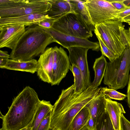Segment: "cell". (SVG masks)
<instances>
[{"mask_svg":"<svg viewBox=\"0 0 130 130\" xmlns=\"http://www.w3.org/2000/svg\"><path fill=\"white\" fill-rule=\"evenodd\" d=\"M101 87L91 85L82 93H75L73 84L63 89L53 106L50 129L69 130L70 125L77 113L100 92Z\"/></svg>","mask_w":130,"mask_h":130,"instance_id":"cell-1","label":"cell"},{"mask_svg":"<svg viewBox=\"0 0 130 130\" xmlns=\"http://www.w3.org/2000/svg\"><path fill=\"white\" fill-rule=\"evenodd\" d=\"M40 101L35 90L26 87L14 99L6 115L1 114L0 130H19L27 126L33 119Z\"/></svg>","mask_w":130,"mask_h":130,"instance_id":"cell-2","label":"cell"},{"mask_svg":"<svg viewBox=\"0 0 130 130\" xmlns=\"http://www.w3.org/2000/svg\"><path fill=\"white\" fill-rule=\"evenodd\" d=\"M54 42L52 38L38 25L28 26L12 50L10 58L20 61L30 60L42 54Z\"/></svg>","mask_w":130,"mask_h":130,"instance_id":"cell-3","label":"cell"},{"mask_svg":"<svg viewBox=\"0 0 130 130\" xmlns=\"http://www.w3.org/2000/svg\"><path fill=\"white\" fill-rule=\"evenodd\" d=\"M130 69V48H125L122 55L112 62H107L104 84L116 90L127 84Z\"/></svg>","mask_w":130,"mask_h":130,"instance_id":"cell-4","label":"cell"},{"mask_svg":"<svg viewBox=\"0 0 130 130\" xmlns=\"http://www.w3.org/2000/svg\"><path fill=\"white\" fill-rule=\"evenodd\" d=\"M51 7L48 0H0V18L46 14Z\"/></svg>","mask_w":130,"mask_h":130,"instance_id":"cell-5","label":"cell"},{"mask_svg":"<svg viewBox=\"0 0 130 130\" xmlns=\"http://www.w3.org/2000/svg\"><path fill=\"white\" fill-rule=\"evenodd\" d=\"M124 26L120 20H109L95 25L94 33L98 34L117 58L126 48L123 39Z\"/></svg>","mask_w":130,"mask_h":130,"instance_id":"cell-6","label":"cell"},{"mask_svg":"<svg viewBox=\"0 0 130 130\" xmlns=\"http://www.w3.org/2000/svg\"><path fill=\"white\" fill-rule=\"evenodd\" d=\"M52 28L62 33L82 38L88 39L93 36L92 31L82 17L73 12L57 20Z\"/></svg>","mask_w":130,"mask_h":130,"instance_id":"cell-7","label":"cell"},{"mask_svg":"<svg viewBox=\"0 0 130 130\" xmlns=\"http://www.w3.org/2000/svg\"><path fill=\"white\" fill-rule=\"evenodd\" d=\"M85 4L93 24L109 20H119L116 9L108 0H85Z\"/></svg>","mask_w":130,"mask_h":130,"instance_id":"cell-8","label":"cell"},{"mask_svg":"<svg viewBox=\"0 0 130 130\" xmlns=\"http://www.w3.org/2000/svg\"><path fill=\"white\" fill-rule=\"evenodd\" d=\"M41 27L52 38L55 42L67 49L70 47H81L97 51L100 50L99 43L98 42H92L88 39L67 35L52 28L47 29Z\"/></svg>","mask_w":130,"mask_h":130,"instance_id":"cell-9","label":"cell"},{"mask_svg":"<svg viewBox=\"0 0 130 130\" xmlns=\"http://www.w3.org/2000/svg\"><path fill=\"white\" fill-rule=\"evenodd\" d=\"M53 74L52 86L59 84L70 70V62L66 52L61 47H54Z\"/></svg>","mask_w":130,"mask_h":130,"instance_id":"cell-10","label":"cell"},{"mask_svg":"<svg viewBox=\"0 0 130 130\" xmlns=\"http://www.w3.org/2000/svg\"><path fill=\"white\" fill-rule=\"evenodd\" d=\"M69 58L72 64L77 66L80 70L83 76L86 89L91 85L90 76L87 59L89 49L81 47L68 48Z\"/></svg>","mask_w":130,"mask_h":130,"instance_id":"cell-11","label":"cell"},{"mask_svg":"<svg viewBox=\"0 0 130 130\" xmlns=\"http://www.w3.org/2000/svg\"><path fill=\"white\" fill-rule=\"evenodd\" d=\"M25 30V26L22 24L0 25V48L12 50Z\"/></svg>","mask_w":130,"mask_h":130,"instance_id":"cell-12","label":"cell"},{"mask_svg":"<svg viewBox=\"0 0 130 130\" xmlns=\"http://www.w3.org/2000/svg\"><path fill=\"white\" fill-rule=\"evenodd\" d=\"M54 53V47H48L37 61L38 76L44 82L51 84L53 79Z\"/></svg>","mask_w":130,"mask_h":130,"instance_id":"cell-13","label":"cell"},{"mask_svg":"<svg viewBox=\"0 0 130 130\" xmlns=\"http://www.w3.org/2000/svg\"><path fill=\"white\" fill-rule=\"evenodd\" d=\"M50 18H51L46 13L32 14L16 17L0 18V25L17 24L29 26L37 25L40 21Z\"/></svg>","mask_w":130,"mask_h":130,"instance_id":"cell-14","label":"cell"},{"mask_svg":"<svg viewBox=\"0 0 130 130\" xmlns=\"http://www.w3.org/2000/svg\"><path fill=\"white\" fill-rule=\"evenodd\" d=\"M106 98L105 96L100 91L86 106L95 124L107 111Z\"/></svg>","mask_w":130,"mask_h":130,"instance_id":"cell-15","label":"cell"},{"mask_svg":"<svg viewBox=\"0 0 130 130\" xmlns=\"http://www.w3.org/2000/svg\"><path fill=\"white\" fill-rule=\"evenodd\" d=\"M107 111L115 130H121L120 119L122 113H125L122 105L106 98Z\"/></svg>","mask_w":130,"mask_h":130,"instance_id":"cell-16","label":"cell"},{"mask_svg":"<svg viewBox=\"0 0 130 130\" xmlns=\"http://www.w3.org/2000/svg\"><path fill=\"white\" fill-rule=\"evenodd\" d=\"M48 0L51 7L46 14L50 18L58 19L68 13L72 12L69 0Z\"/></svg>","mask_w":130,"mask_h":130,"instance_id":"cell-17","label":"cell"},{"mask_svg":"<svg viewBox=\"0 0 130 130\" xmlns=\"http://www.w3.org/2000/svg\"><path fill=\"white\" fill-rule=\"evenodd\" d=\"M4 69L33 74L37 71V61L34 59L25 61H20L8 59L7 63Z\"/></svg>","mask_w":130,"mask_h":130,"instance_id":"cell-18","label":"cell"},{"mask_svg":"<svg viewBox=\"0 0 130 130\" xmlns=\"http://www.w3.org/2000/svg\"><path fill=\"white\" fill-rule=\"evenodd\" d=\"M53 107L50 101H40L33 119L28 125L32 130H37L41 121L48 113L53 110Z\"/></svg>","mask_w":130,"mask_h":130,"instance_id":"cell-19","label":"cell"},{"mask_svg":"<svg viewBox=\"0 0 130 130\" xmlns=\"http://www.w3.org/2000/svg\"><path fill=\"white\" fill-rule=\"evenodd\" d=\"M72 12L79 14L90 28L94 31L95 25L93 24L85 4V0H69Z\"/></svg>","mask_w":130,"mask_h":130,"instance_id":"cell-20","label":"cell"},{"mask_svg":"<svg viewBox=\"0 0 130 130\" xmlns=\"http://www.w3.org/2000/svg\"><path fill=\"white\" fill-rule=\"evenodd\" d=\"M107 62L105 56L103 55L96 59L94 63L93 68L95 72V77L91 85L98 88L104 77Z\"/></svg>","mask_w":130,"mask_h":130,"instance_id":"cell-21","label":"cell"},{"mask_svg":"<svg viewBox=\"0 0 130 130\" xmlns=\"http://www.w3.org/2000/svg\"><path fill=\"white\" fill-rule=\"evenodd\" d=\"M90 117L89 111L85 106L75 116L70 125L69 130H80L86 125Z\"/></svg>","mask_w":130,"mask_h":130,"instance_id":"cell-22","label":"cell"},{"mask_svg":"<svg viewBox=\"0 0 130 130\" xmlns=\"http://www.w3.org/2000/svg\"><path fill=\"white\" fill-rule=\"evenodd\" d=\"M70 70L73 74L74 77L75 93H81L86 90L83 76L82 73L78 67L74 64L70 65Z\"/></svg>","mask_w":130,"mask_h":130,"instance_id":"cell-23","label":"cell"},{"mask_svg":"<svg viewBox=\"0 0 130 130\" xmlns=\"http://www.w3.org/2000/svg\"><path fill=\"white\" fill-rule=\"evenodd\" d=\"M95 130H115L107 110L96 123Z\"/></svg>","mask_w":130,"mask_h":130,"instance_id":"cell-24","label":"cell"},{"mask_svg":"<svg viewBox=\"0 0 130 130\" xmlns=\"http://www.w3.org/2000/svg\"><path fill=\"white\" fill-rule=\"evenodd\" d=\"M100 91L106 98L111 99L123 100L127 97V95L118 92L114 89L108 88L107 87H101Z\"/></svg>","mask_w":130,"mask_h":130,"instance_id":"cell-25","label":"cell"},{"mask_svg":"<svg viewBox=\"0 0 130 130\" xmlns=\"http://www.w3.org/2000/svg\"><path fill=\"white\" fill-rule=\"evenodd\" d=\"M94 33L99 40L102 55L107 57L110 62H112L117 58L114 54L105 44L100 36L96 33Z\"/></svg>","mask_w":130,"mask_h":130,"instance_id":"cell-26","label":"cell"},{"mask_svg":"<svg viewBox=\"0 0 130 130\" xmlns=\"http://www.w3.org/2000/svg\"><path fill=\"white\" fill-rule=\"evenodd\" d=\"M117 18L119 20L122 22L127 23L130 22V7H127L119 11L117 13Z\"/></svg>","mask_w":130,"mask_h":130,"instance_id":"cell-27","label":"cell"},{"mask_svg":"<svg viewBox=\"0 0 130 130\" xmlns=\"http://www.w3.org/2000/svg\"><path fill=\"white\" fill-rule=\"evenodd\" d=\"M52 110L50 111L41 121L37 130H50L51 113Z\"/></svg>","mask_w":130,"mask_h":130,"instance_id":"cell-28","label":"cell"},{"mask_svg":"<svg viewBox=\"0 0 130 130\" xmlns=\"http://www.w3.org/2000/svg\"><path fill=\"white\" fill-rule=\"evenodd\" d=\"M58 19L55 18H50L40 21L37 25L42 27L49 29L52 27L55 22Z\"/></svg>","mask_w":130,"mask_h":130,"instance_id":"cell-29","label":"cell"},{"mask_svg":"<svg viewBox=\"0 0 130 130\" xmlns=\"http://www.w3.org/2000/svg\"><path fill=\"white\" fill-rule=\"evenodd\" d=\"M121 130H130V121L128 120L122 113L120 119Z\"/></svg>","mask_w":130,"mask_h":130,"instance_id":"cell-30","label":"cell"},{"mask_svg":"<svg viewBox=\"0 0 130 130\" xmlns=\"http://www.w3.org/2000/svg\"><path fill=\"white\" fill-rule=\"evenodd\" d=\"M108 1L110 2L113 7L119 11L126 7L123 3V0H109Z\"/></svg>","mask_w":130,"mask_h":130,"instance_id":"cell-31","label":"cell"},{"mask_svg":"<svg viewBox=\"0 0 130 130\" xmlns=\"http://www.w3.org/2000/svg\"><path fill=\"white\" fill-rule=\"evenodd\" d=\"M89 128L92 130H95V124L91 116L90 118L86 125Z\"/></svg>","mask_w":130,"mask_h":130,"instance_id":"cell-32","label":"cell"},{"mask_svg":"<svg viewBox=\"0 0 130 130\" xmlns=\"http://www.w3.org/2000/svg\"><path fill=\"white\" fill-rule=\"evenodd\" d=\"M128 86L127 89V102L128 107L130 108V74L129 76Z\"/></svg>","mask_w":130,"mask_h":130,"instance_id":"cell-33","label":"cell"},{"mask_svg":"<svg viewBox=\"0 0 130 130\" xmlns=\"http://www.w3.org/2000/svg\"><path fill=\"white\" fill-rule=\"evenodd\" d=\"M9 59L0 57V68L4 69L6 66L7 62V60Z\"/></svg>","mask_w":130,"mask_h":130,"instance_id":"cell-34","label":"cell"},{"mask_svg":"<svg viewBox=\"0 0 130 130\" xmlns=\"http://www.w3.org/2000/svg\"><path fill=\"white\" fill-rule=\"evenodd\" d=\"M125 31L129 47L130 48V27H129V29L128 30L125 29Z\"/></svg>","mask_w":130,"mask_h":130,"instance_id":"cell-35","label":"cell"},{"mask_svg":"<svg viewBox=\"0 0 130 130\" xmlns=\"http://www.w3.org/2000/svg\"><path fill=\"white\" fill-rule=\"evenodd\" d=\"M10 55L8 54L7 52L0 50V57L9 59L10 58Z\"/></svg>","mask_w":130,"mask_h":130,"instance_id":"cell-36","label":"cell"},{"mask_svg":"<svg viewBox=\"0 0 130 130\" xmlns=\"http://www.w3.org/2000/svg\"><path fill=\"white\" fill-rule=\"evenodd\" d=\"M123 3L126 7H130V0H123Z\"/></svg>","mask_w":130,"mask_h":130,"instance_id":"cell-37","label":"cell"},{"mask_svg":"<svg viewBox=\"0 0 130 130\" xmlns=\"http://www.w3.org/2000/svg\"><path fill=\"white\" fill-rule=\"evenodd\" d=\"M19 130H32V128L28 125Z\"/></svg>","mask_w":130,"mask_h":130,"instance_id":"cell-38","label":"cell"},{"mask_svg":"<svg viewBox=\"0 0 130 130\" xmlns=\"http://www.w3.org/2000/svg\"><path fill=\"white\" fill-rule=\"evenodd\" d=\"M80 130H92L89 128L87 127L85 125Z\"/></svg>","mask_w":130,"mask_h":130,"instance_id":"cell-39","label":"cell"},{"mask_svg":"<svg viewBox=\"0 0 130 130\" xmlns=\"http://www.w3.org/2000/svg\"><path fill=\"white\" fill-rule=\"evenodd\" d=\"M128 24L130 25V22H128Z\"/></svg>","mask_w":130,"mask_h":130,"instance_id":"cell-40","label":"cell"},{"mask_svg":"<svg viewBox=\"0 0 130 130\" xmlns=\"http://www.w3.org/2000/svg\"></svg>","mask_w":130,"mask_h":130,"instance_id":"cell-41","label":"cell"},{"mask_svg":"<svg viewBox=\"0 0 130 130\" xmlns=\"http://www.w3.org/2000/svg\"></svg>","mask_w":130,"mask_h":130,"instance_id":"cell-42","label":"cell"}]
</instances>
